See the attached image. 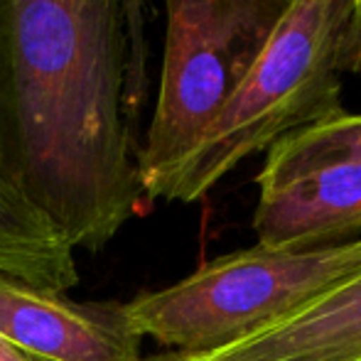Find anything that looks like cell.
Listing matches in <instances>:
<instances>
[{
	"mask_svg": "<svg viewBox=\"0 0 361 361\" xmlns=\"http://www.w3.org/2000/svg\"><path fill=\"white\" fill-rule=\"evenodd\" d=\"M140 5L0 0V177L72 248H104L145 200Z\"/></svg>",
	"mask_w": 361,
	"mask_h": 361,
	"instance_id": "cell-1",
	"label": "cell"
},
{
	"mask_svg": "<svg viewBox=\"0 0 361 361\" xmlns=\"http://www.w3.org/2000/svg\"><path fill=\"white\" fill-rule=\"evenodd\" d=\"M352 18V0H290L268 47L160 200L200 202L246 157L342 114Z\"/></svg>",
	"mask_w": 361,
	"mask_h": 361,
	"instance_id": "cell-2",
	"label": "cell"
},
{
	"mask_svg": "<svg viewBox=\"0 0 361 361\" xmlns=\"http://www.w3.org/2000/svg\"><path fill=\"white\" fill-rule=\"evenodd\" d=\"M361 276V238L307 251L251 246L123 302L140 337L207 354L268 332Z\"/></svg>",
	"mask_w": 361,
	"mask_h": 361,
	"instance_id": "cell-3",
	"label": "cell"
},
{
	"mask_svg": "<svg viewBox=\"0 0 361 361\" xmlns=\"http://www.w3.org/2000/svg\"><path fill=\"white\" fill-rule=\"evenodd\" d=\"M290 0H165V47L138 152L147 202L190 157L276 35Z\"/></svg>",
	"mask_w": 361,
	"mask_h": 361,
	"instance_id": "cell-4",
	"label": "cell"
},
{
	"mask_svg": "<svg viewBox=\"0 0 361 361\" xmlns=\"http://www.w3.org/2000/svg\"><path fill=\"white\" fill-rule=\"evenodd\" d=\"M253 231L278 251L337 246L361 233V165L327 160L268 167L256 175Z\"/></svg>",
	"mask_w": 361,
	"mask_h": 361,
	"instance_id": "cell-5",
	"label": "cell"
},
{
	"mask_svg": "<svg viewBox=\"0 0 361 361\" xmlns=\"http://www.w3.org/2000/svg\"><path fill=\"white\" fill-rule=\"evenodd\" d=\"M0 337L39 361H143L123 302H79L0 278Z\"/></svg>",
	"mask_w": 361,
	"mask_h": 361,
	"instance_id": "cell-6",
	"label": "cell"
},
{
	"mask_svg": "<svg viewBox=\"0 0 361 361\" xmlns=\"http://www.w3.org/2000/svg\"><path fill=\"white\" fill-rule=\"evenodd\" d=\"M0 278L67 293L79 283L74 248L0 177Z\"/></svg>",
	"mask_w": 361,
	"mask_h": 361,
	"instance_id": "cell-7",
	"label": "cell"
},
{
	"mask_svg": "<svg viewBox=\"0 0 361 361\" xmlns=\"http://www.w3.org/2000/svg\"><path fill=\"white\" fill-rule=\"evenodd\" d=\"M263 165L286 167L302 162H357L361 165V114H342L281 138L268 147Z\"/></svg>",
	"mask_w": 361,
	"mask_h": 361,
	"instance_id": "cell-8",
	"label": "cell"
},
{
	"mask_svg": "<svg viewBox=\"0 0 361 361\" xmlns=\"http://www.w3.org/2000/svg\"><path fill=\"white\" fill-rule=\"evenodd\" d=\"M347 74L361 76V3L354 8L352 32H349V54H347Z\"/></svg>",
	"mask_w": 361,
	"mask_h": 361,
	"instance_id": "cell-9",
	"label": "cell"
},
{
	"mask_svg": "<svg viewBox=\"0 0 361 361\" xmlns=\"http://www.w3.org/2000/svg\"><path fill=\"white\" fill-rule=\"evenodd\" d=\"M0 361H39L35 357H30V354L20 352L18 347H13L10 342H5L3 337H0Z\"/></svg>",
	"mask_w": 361,
	"mask_h": 361,
	"instance_id": "cell-10",
	"label": "cell"
},
{
	"mask_svg": "<svg viewBox=\"0 0 361 361\" xmlns=\"http://www.w3.org/2000/svg\"><path fill=\"white\" fill-rule=\"evenodd\" d=\"M150 361H190L187 354H180V352H172V354H165V357H155Z\"/></svg>",
	"mask_w": 361,
	"mask_h": 361,
	"instance_id": "cell-11",
	"label": "cell"
},
{
	"mask_svg": "<svg viewBox=\"0 0 361 361\" xmlns=\"http://www.w3.org/2000/svg\"><path fill=\"white\" fill-rule=\"evenodd\" d=\"M352 3H354V8H357V5L361 3V0H352Z\"/></svg>",
	"mask_w": 361,
	"mask_h": 361,
	"instance_id": "cell-12",
	"label": "cell"
},
{
	"mask_svg": "<svg viewBox=\"0 0 361 361\" xmlns=\"http://www.w3.org/2000/svg\"><path fill=\"white\" fill-rule=\"evenodd\" d=\"M357 361H361V359H357Z\"/></svg>",
	"mask_w": 361,
	"mask_h": 361,
	"instance_id": "cell-13",
	"label": "cell"
}]
</instances>
